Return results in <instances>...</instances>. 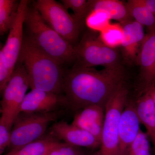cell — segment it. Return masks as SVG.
Listing matches in <instances>:
<instances>
[{
  "label": "cell",
  "instance_id": "6da1fadb",
  "mask_svg": "<svg viewBox=\"0 0 155 155\" xmlns=\"http://www.w3.org/2000/svg\"><path fill=\"white\" fill-rule=\"evenodd\" d=\"M125 77L123 67L97 70L72 67L64 72L63 94L68 109L77 112L98 105L105 109L111 97L124 86Z\"/></svg>",
  "mask_w": 155,
  "mask_h": 155
},
{
  "label": "cell",
  "instance_id": "7a4b0ae2",
  "mask_svg": "<svg viewBox=\"0 0 155 155\" xmlns=\"http://www.w3.org/2000/svg\"><path fill=\"white\" fill-rule=\"evenodd\" d=\"M18 62L26 70L31 89L64 94L63 65L35 46L24 34Z\"/></svg>",
  "mask_w": 155,
  "mask_h": 155
},
{
  "label": "cell",
  "instance_id": "3957f363",
  "mask_svg": "<svg viewBox=\"0 0 155 155\" xmlns=\"http://www.w3.org/2000/svg\"><path fill=\"white\" fill-rule=\"evenodd\" d=\"M24 27L30 41L63 66L75 62L74 46L50 27L32 6H28Z\"/></svg>",
  "mask_w": 155,
  "mask_h": 155
},
{
  "label": "cell",
  "instance_id": "277c9868",
  "mask_svg": "<svg viewBox=\"0 0 155 155\" xmlns=\"http://www.w3.org/2000/svg\"><path fill=\"white\" fill-rule=\"evenodd\" d=\"M96 31L90 30L84 35L74 47L75 61L73 67L92 68L97 66L105 68L123 67L116 49L106 45Z\"/></svg>",
  "mask_w": 155,
  "mask_h": 155
},
{
  "label": "cell",
  "instance_id": "5b68a950",
  "mask_svg": "<svg viewBox=\"0 0 155 155\" xmlns=\"http://www.w3.org/2000/svg\"><path fill=\"white\" fill-rule=\"evenodd\" d=\"M64 113V110L49 113L19 112L11 130L10 151L19 149L44 136L50 123L56 122Z\"/></svg>",
  "mask_w": 155,
  "mask_h": 155
},
{
  "label": "cell",
  "instance_id": "8992f818",
  "mask_svg": "<svg viewBox=\"0 0 155 155\" xmlns=\"http://www.w3.org/2000/svg\"><path fill=\"white\" fill-rule=\"evenodd\" d=\"M128 91L123 86L106 104L100 149L95 155H118L120 117L127 101Z\"/></svg>",
  "mask_w": 155,
  "mask_h": 155
},
{
  "label": "cell",
  "instance_id": "52a82bcc",
  "mask_svg": "<svg viewBox=\"0 0 155 155\" xmlns=\"http://www.w3.org/2000/svg\"><path fill=\"white\" fill-rule=\"evenodd\" d=\"M32 6L50 27L75 47L81 27L62 4L55 0H37Z\"/></svg>",
  "mask_w": 155,
  "mask_h": 155
},
{
  "label": "cell",
  "instance_id": "ba28073f",
  "mask_svg": "<svg viewBox=\"0 0 155 155\" xmlns=\"http://www.w3.org/2000/svg\"><path fill=\"white\" fill-rule=\"evenodd\" d=\"M29 87L30 83L26 70L22 64L17 62L11 79L2 93L1 101L0 121L11 129Z\"/></svg>",
  "mask_w": 155,
  "mask_h": 155
},
{
  "label": "cell",
  "instance_id": "9c48e42d",
  "mask_svg": "<svg viewBox=\"0 0 155 155\" xmlns=\"http://www.w3.org/2000/svg\"><path fill=\"white\" fill-rule=\"evenodd\" d=\"M28 0L19 1L17 16L9 31L5 44L1 49L13 74L19 58L24 38V27L26 12L29 6Z\"/></svg>",
  "mask_w": 155,
  "mask_h": 155
},
{
  "label": "cell",
  "instance_id": "30bf717a",
  "mask_svg": "<svg viewBox=\"0 0 155 155\" xmlns=\"http://www.w3.org/2000/svg\"><path fill=\"white\" fill-rule=\"evenodd\" d=\"M68 107V103L64 94L31 89L25 95L20 112L49 113Z\"/></svg>",
  "mask_w": 155,
  "mask_h": 155
},
{
  "label": "cell",
  "instance_id": "8fae6325",
  "mask_svg": "<svg viewBox=\"0 0 155 155\" xmlns=\"http://www.w3.org/2000/svg\"><path fill=\"white\" fill-rule=\"evenodd\" d=\"M50 134L58 140L74 146L91 149L101 146V142L91 134L64 121L55 122Z\"/></svg>",
  "mask_w": 155,
  "mask_h": 155
},
{
  "label": "cell",
  "instance_id": "7c38bea8",
  "mask_svg": "<svg viewBox=\"0 0 155 155\" xmlns=\"http://www.w3.org/2000/svg\"><path fill=\"white\" fill-rule=\"evenodd\" d=\"M140 124L136 104L127 101L119 121L118 155L127 154L130 145L140 130Z\"/></svg>",
  "mask_w": 155,
  "mask_h": 155
},
{
  "label": "cell",
  "instance_id": "4fadbf2b",
  "mask_svg": "<svg viewBox=\"0 0 155 155\" xmlns=\"http://www.w3.org/2000/svg\"><path fill=\"white\" fill-rule=\"evenodd\" d=\"M140 67L142 93L155 84V32H148L142 43L136 63Z\"/></svg>",
  "mask_w": 155,
  "mask_h": 155
},
{
  "label": "cell",
  "instance_id": "5bb4252c",
  "mask_svg": "<svg viewBox=\"0 0 155 155\" xmlns=\"http://www.w3.org/2000/svg\"><path fill=\"white\" fill-rule=\"evenodd\" d=\"M104 112L101 106H89L76 112L72 124L91 134L101 142Z\"/></svg>",
  "mask_w": 155,
  "mask_h": 155
},
{
  "label": "cell",
  "instance_id": "9a60e30c",
  "mask_svg": "<svg viewBox=\"0 0 155 155\" xmlns=\"http://www.w3.org/2000/svg\"><path fill=\"white\" fill-rule=\"evenodd\" d=\"M122 26L123 38L121 47L123 57L129 64L136 63L140 47L145 36L143 26L134 20Z\"/></svg>",
  "mask_w": 155,
  "mask_h": 155
},
{
  "label": "cell",
  "instance_id": "2e32d148",
  "mask_svg": "<svg viewBox=\"0 0 155 155\" xmlns=\"http://www.w3.org/2000/svg\"><path fill=\"white\" fill-rule=\"evenodd\" d=\"M89 13L100 11L107 14L111 19L118 21L121 25L134 20L127 9L126 3L119 0H88Z\"/></svg>",
  "mask_w": 155,
  "mask_h": 155
},
{
  "label": "cell",
  "instance_id": "e0dca14e",
  "mask_svg": "<svg viewBox=\"0 0 155 155\" xmlns=\"http://www.w3.org/2000/svg\"><path fill=\"white\" fill-rule=\"evenodd\" d=\"M136 104L137 112L140 123L146 128L155 153V108L153 101L147 92L142 94Z\"/></svg>",
  "mask_w": 155,
  "mask_h": 155
},
{
  "label": "cell",
  "instance_id": "ac0fdd59",
  "mask_svg": "<svg viewBox=\"0 0 155 155\" xmlns=\"http://www.w3.org/2000/svg\"><path fill=\"white\" fill-rule=\"evenodd\" d=\"M61 143L49 133L19 149L9 151L5 155H44Z\"/></svg>",
  "mask_w": 155,
  "mask_h": 155
},
{
  "label": "cell",
  "instance_id": "d6986e66",
  "mask_svg": "<svg viewBox=\"0 0 155 155\" xmlns=\"http://www.w3.org/2000/svg\"><path fill=\"white\" fill-rule=\"evenodd\" d=\"M126 5L134 20L146 26L148 32H155V15L140 0H129Z\"/></svg>",
  "mask_w": 155,
  "mask_h": 155
},
{
  "label": "cell",
  "instance_id": "ffe728a7",
  "mask_svg": "<svg viewBox=\"0 0 155 155\" xmlns=\"http://www.w3.org/2000/svg\"><path fill=\"white\" fill-rule=\"evenodd\" d=\"M19 2L15 0H0V34L4 35L10 30L14 23Z\"/></svg>",
  "mask_w": 155,
  "mask_h": 155
},
{
  "label": "cell",
  "instance_id": "44dd1931",
  "mask_svg": "<svg viewBox=\"0 0 155 155\" xmlns=\"http://www.w3.org/2000/svg\"><path fill=\"white\" fill-rule=\"evenodd\" d=\"M99 36L102 41L112 48L121 47L123 38V29L120 23H111L102 31Z\"/></svg>",
  "mask_w": 155,
  "mask_h": 155
},
{
  "label": "cell",
  "instance_id": "7402d4cb",
  "mask_svg": "<svg viewBox=\"0 0 155 155\" xmlns=\"http://www.w3.org/2000/svg\"><path fill=\"white\" fill-rule=\"evenodd\" d=\"M61 4L65 8L73 11L72 16L81 28L83 26L89 14L88 1L86 0H61Z\"/></svg>",
  "mask_w": 155,
  "mask_h": 155
},
{
  "label": "cell",
  "instance_id": "603a6c76",
  "mask_svg": "<svg viewBox=\"0 0 155 155\" xmlns=\"http://www.w3.org/2000/svg\"><path fill=\"white\" fill-rule=\"evenodd\" d=\"M111 19L103 11H92L87 17L85 23L90 30L101 32L111 24Z\"/></svg>",
  "mask_w": 155,
  "mask_h": 155
},
{
  "label": "cell",
  "instance_id": "cb8c5ba5",
  "mask_svg": "<svg viewBox=\"0 0 155 155\" xmlns=\"http://www.w3.org/2000/svg\"><path fill=\"white\" fill-rule=\"evenodd\" d=\"M149 138L147 134L140 129L126 155H150Z\"/></svg>",
  "mask_w": 155,
  "mask_h": 155
},
{
  "label": "cell",
  "instance_id": "d4e9b609",
  "mask_svg": "<svg viewBox=\"0 0 155 155\" xmlns=\"http://www.w3.org/2000/svg\"><path fill=\"white\" fill-rule=\"evenodd\" d=\"M12 73L9 68L5 54L3 51H0V91L2 93L9 80L11 79Z\"/></svg>",
  "mask_w": 155,
  "mask_h": 155
},
{
  "label": "cell",
  "instance_id": "484cf974",
  "mask_svg": "<svg viewBox=\"0 0 155 155\" xmlns=\"http://www.w3.org/2000/svg\"><path fill=\"white\" fill-rule=\"evenodd\" d=\"M11 130L2 121H0V154L2 155L11 143Z\"/></svg>",
  "mask_w": 155,
  "mask_h": 155
},
{
  "label": "cell",
  "instance_id": "4316f807",
  "mask_svg": "<svg viewBox=\"0 0 155 155\" xmlns=\"http://www.w3.org/2000/svg\"><path fill=\"white\" fill-rule=\"evenodd\" d=\"M140 1L155 15V0H140Z\"/></svg>",
  "mask_w": 155,
  "mask_h": 155
},
{
  "label": "cell",
  "instance_id": "83f0119b",
  "mask_svg": "<svg viewBox=\"0 0 155 155\" xmlns=\"http://www.w3.org/2000/svg\"><path fill=\"white\" fill-rule=\"evenodd\" d=\"M147 92L150 95L153 101L155 108V84L151 85L147 89L143 94Z\"/></svg>",
  "mask_w": 155,
  "mask_h": 155
},
{
  "label": "cell",
  "instance_id": "f1b7e54d",
  "mask_svg": "<svg viewBox=\"0 0 155 155\" xmlns=\"http://www.w3.org/2000/svg\"><path fill=\"white\" fill-rule=\"evenodd\" d=\"M79 155H95V153L94 154H88L85 153L83 152L81 154Z\"/></svg>",
  "mask_w": 155,
  "mask_h": 155
},
{
  "label": "cell",
  "instance_id": "f546056e",
  "mask_svg": "<svg viewBox=\"0 0 155 155\" xmlns=\"http://www.w3.org/2000/svg\"><path fill=\"white\" fill-rule=\"evenodd\" d=\"M53 149H52V150H53ZM51 150V151H49V152H48V153H46V154H45V155H49V154H50V152H51V150Z\"/></svg>",
  "mask_w": 155,
  "mask_h": 155
}]
</instances>
